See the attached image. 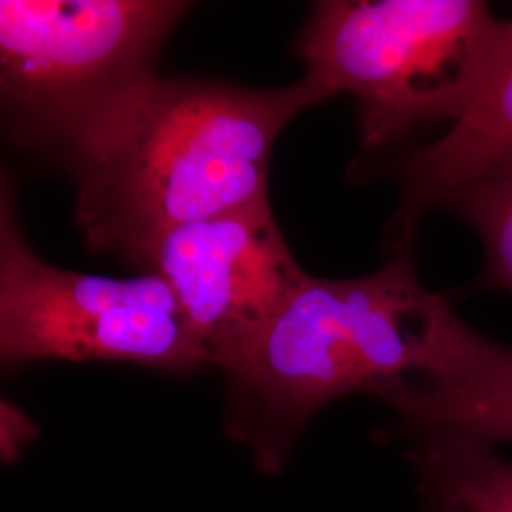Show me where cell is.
I'll use <instances>...</instances> for the list:
<instances>
[{
    "mask_svg": "<svg viewBox=\"0 0 512 512\" xmlns=\"http://www.w3.org/2000/svg\"><path fill=\"white\" fill-rule=\"evenodd\" d=\"M467 220L484 245V283L512 293V167L463 188L444 205Z\"/></svg>",
    "mask_w": 512,
    "mask_h": 512,
    "instance_id": "9",
    "label": "cell"
},
{
    "mask_svg": "<svg viewBox=\"0 0 512 512\" xmlns=\"http://www.w3.org/2000/svg\"><path fill=\"white\" fill-rule=\"evenodd\" d=\"M188 8L173 0H2L0 88L19 139L33 143L88 101L154 71Z\"/></svg>",
    "mask_w": 512,
    "mask_h": 512,
    "instance_id": "5",
    "label": "cell"
},
{
    "mask_svg": "<svg viewBox=\"0 0 512 512\" xmlns=\"http://www.w3.org/2000/svg\"><path fill=\"white\" fill-rule=\"evenodd\" d=\"M433 512H512V461L494 444L456 433H425L414 452Z\"/></svg>",
    "mask_w": 512,
    "mask_h": 512,
    "instance_id": "8",
    "label": "cell"
},
{
    "mask_svg": "<svg viewBox=\"0 0 512 512\" xmlns=\"http://www.w3.org/2000/svg\"><path fill=\"white\" fill-rule=\"evenodd\" d=\"M329 92L306 76L275 90L154 71L73 110L37 147L76 184V226L95 255L147 268L167 232L268 200L275 141Z\"/></svg>",
    "mask_w": 512,
    "mask_h": 512,
    "instance_id": "1",
    "label": "cell"
},
{
    "mask_svg": "<svg viewBox=\"0 0 512 512\" xmlns=\"http://www.w3.org/2000/svg\"><path fill=\"white\" fill-rule=\"evenodd\" d=\"M164 277L209 363L228 370L308 281L270 200L167 232L147 260Z\"/></svg>",
    "mask_w": 512,
    "mask_h": 512,
    "instance_id": "6",
    "label": "cell"
},
{
    "mask_svg": "<svg viewBox=\"0 0 512 512\" xmlns=\"http://www.w3.org/2000/svg\"><path fill=\"white\" fill-rule=\"evenodd\" d=\"M459 325L450 298L429 291L408 245L374 274L308 277L236 365L232 433L266 471H279L327 404L355 393L385 399L429 376Z\"/></svg>",
    "mask_w": 512,
    "mask_h": 512,
    "instance_id": "2",
    "label": "cell"
},
{
    "mask_svg": "<svg viewBox=\"0 0 512 512\" xmlns=\"http://www.w3.org/2000/svg\"><path fill=\"white\" fill-rule=\"evenodd\" d=\"M512 167V18L475 103L435 143L401 164L403 194L389 224L395 249L412 245L420 220L471 184Z\"/></svg>",
    "mask_w": 512,
    "mask_h": 512,
    "instance_id": "7",
    "label": "cell"
},
{
    "mask_svg": "<svg viewBox=\"0 0 512 512\" xmlns=\"http://www.w3.org/2000/svg\"><path fill=\"white\" fill-rule=\"evenodd\" d=\"M482 0H325L298 38L306 76L357 101L365 152L475 103L507 35Z\"/></svg>",
    "mask_w": 512,
    "mask_h": 512,
    "instance_id": "3",
    "label": "cell"
},
{
    "mask_svg": "<svg viewBox=\"0 0 512 512\" xmlns=\"http://www.w3.org/2000/svg\"><path fill=\"white\" fill-rule=\"evenodd\" d=\"M0 357L129 363L169 374L211 365L164 277H109L46 262L21 232L12 188L0 192Z\"/></svg>",
    "mask_w": 512,
    "mask_h": 512,
    "instance_id": "4",
    "label": "cell"
}]
</instances>
